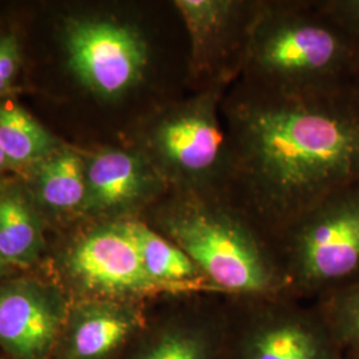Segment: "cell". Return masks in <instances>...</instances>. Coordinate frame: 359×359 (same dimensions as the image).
Returning a JSON list of instances; mask_svg holds the SVG:
<instances>
[{
	"instance_id": "obj_1",
	"label": "cell",
	"mask_w": 359,
	"mask_h": 359,
	"mask_svg": "<svg viewBox=\"0 0 359 359\" xmlns=\"http://www.w3.org/2000/svg\"><path fill=\"white\" fill-rule=\"evenodd\" d=\"M224 196L273 244L325 198L359 182L354 81L270 87L237 79L225 92Z\"/></svg>"
},
{
	"instance_id": "obj_2",
	"label": "cell",
	"mask_w": 359,
	"mask_h": 359,
	"mask_svg": "<svg viewBox=\"0 0 359 359\" xmlns=\"http://www.w3.org/2000/svg\"><path fill=\"white\" fill-rule=\"evenodd\" d=\"M158 208L154 231L187 253L216 292L286 294L271 241L224 194L169 191Z\"/></svg>"
},
{
	"instance_id": "obj_3",
	"label": "cell",
	"mask_w": 359,
	"mask_h": 359,
	"mask_svg": "<svg viewBox=\"0 0 359 359\" xmlns=\"http://www.w3.org/2000/svg\"><path fill=\"white\" fill-rule=\"evenodd\" d=\"M358 71V44L323 13L320 1L262 0L238 79L306 88L355 81Z\"/></svg>"
},
{
	"instance_id": "obj_4",
	"label": "cell",
	"mask_w": 359,
	"mask_h": 359,
	"mask_svg": "<svg viewBox=\"0 0 359 359\" xmlns=\"http://www.w3.org/2000/svg\"><path fill=\"white\" fill-rule=\"evenodd\" d=\"M286 294L313 302L359 280V182L310 209L273 241Z\"/></svg>"
},
{
	"instance_id": "obj_5",
	"label": "cell",
	"mask_w": 359,
	"mask_h": 359,
	"mask_svg": "<svg viewBox=\"0 0 359 359\" xmlns=\"http://www.w3.org/2000/svg\"><path fill=\"white\" fill-rule=\"evenodd\" d=\"M229 87H208L170 107L147 133L142 154L169 191L224 194L228 140L222 100Z\"/></svg>"
},
{
	"instance_id": "obj_6",
	"label": "cell",
	"mask_w": 359,
	"mask_h": 359,
	"mask_svg": "<svg viewBox=\"0 0 359 359\" xmlns=\"http://www.w3.org/2000/svg\"><path fill=\"white\" fill-rule=\"evenodd\" d=\"M224 359H345L313 302L226 295Z\"/></svg>"
},
{
	"instance_id": "obj_7",
	"label": "cell",
	"mask_w": 359,
	"mask_h": 359,
	"mask_svg": "<svg viewBox=\"0 0 359 359\" xmlns=\"http://www.w3.org/2000/svg\"><path fill=\"white\" fill-rule=\"evenodd\" d=\"M262 0H176L189 41L188 72L194 90L231 87L244 67Z\"/></svg>"
},
{
	"instance_id": "obj_8",
	"label": "cell",
	"mask_w": 359,
	"mask_h": 359,
	"mask_svg": "<svg viewBox=\"0 0 359 359\" xmlns=\"http://www.w3.org/2000/svg\"><path fill=\"white\" fill-rule=\"evenodd\" d=\"M67 48L72 72L105 100H117L135 90L149 65L148 44L139 28L109 19L71 25Z\"/></svg>"
},
{
	"instance_id": "obj_9",
	"label": "cell",
	"mask_w": 359,
	"mask_h": 359,
	"mask_svg": "<svg viewBox=\"0 0 359 359\" xmlns=\"http://www.w3.org/2000/svg\"><path fill=\"white\" fill-rule=\"evenodd\" d=\"M68 269L92 299L149 302L164 292L144 269L127 221H104L86 233L68 257Z\"/></svg>"
},
{
	"instance_id": "obj_10",
	"label": "cell",
	"mask_w": 359,
	"mask_h": 359,
	"mask_svg": "<svg viewBox=\"0 0 359 359\" xmlns=\"http://www.w3.org/2000/svg\"><path fill=\"white\" fill-rule=\"evenodd\" d=\"M170 309L148 321L123 359H224L226 341V295H170Z\"/></svg>"
},
{
	"instance_id": "obj_11",
	"label": "cell",
	"mask_w": 359,
	"mask_h": 359,
	"mask_svg": "<svg viewBox=\"0 0 359 359\" xmlns=\"http://www.w3.org/2000/svg\"><path fill=\"white\" fill-rule=\"evenodd\" d=\"M84 206L116 221L133 219L130 213L169 192L165 180L140 151L107 148L87 164Z\"/></svg>"
},
{
	"instance_id": "obj_12",
	"label": "cell",
	"mask_w": 359,
	"mask_h": 359,
	"mask_svg": "<svg viewBox=\"0 0 359 359\" xmlns=\"http://www.w3.org/2000/svg\"><path fill=\"white\" fill-rule=\"evenodd\" d=\"M65 323L60 299L35 283L0 287V345L15 359H44Z\"/></svg>"
},
{
	"instance_id": "obj_13",
	"label": "cell",
	"mask_w": 359,
	"mask_h": 359,
	"mask_svg": "<svg viewBox=\"0 0 359 359\" xmlns=\"http://www.w3.org/2000/svg\"><path fill=\"white\" fill-rule=\"evenodd\" d=\"M147 304L86 299L67 325L65 358H117L148 321Z\"/></svg>"
},
{
	"instance_id": "obj_14",
	"label": "cell",
	"mask_w": 359,
	"mask_h": 359,
	"mask_svg": "<svg viewBox=\"0 0 359 359\" xmlns=\"http://www.w3.org/2000/svg\"><path fill=\"white\" fill-rule=\"evenodd\" d=\"M128 224L142 257L144 269L164 294L218 293L203 271L177 245L154 231L142 218L128 219Z\"/></svg>"
},
{
	"instance_id": "obj_15",
	"label": "cell",
	"mask_w": 359,
	"mask_h": 359,
	"mask_svg": "<svg viewBox=\"0 0 359 359\" xmlns=\"http://www.w3.org/2000/svg\"><path fill=\"white\" fill-rule=\"evenodd\" d=\"M0 145L13 165L43 161L57 148L47 129L23 108L11 103L0 105Z\"/></svg>"
},
{
	"instance_id": "obj_16",
	"label": "cell",
	"mask_w": 359,
	"mask_h": 359,
	"mask_svg": "<svg viewBox=\"0 0 359 359\" xmlns=\"http://www.w3.org/2000/svg\"><path fill=\"white\" fill-rule=\"evenodd\" d=\"M87 164L74 152L52 154L38 170V191L44 204L56 209L84 205L87 198Z\"/></svg>"
},
{
	"instance_id": "obj_17",
	"label": "cell",
	"mask_w": 359,
	"mask_h": 359,
	"mask_svg": "<svg viewBox=\"0 0 359 359\" xmlns=\"http://www.w3.org/2000/svg\"><path fill=\"white\" fill-rule=\"evenodd\" d=\"M38 219L25 200L16 196L0 198V252L7 264L23 266L40 252Z\"/></svg>"
},
{
	"instance_id": "obj_18",
	"label": "cell",
	"mask_w": 359,
	"mask_h": 359,
	"mask_svg": "<svg viewBox=\"0 0 359 359\" xmlns=\"http://www.w3.org/2000/svg\"><path fill=\"white\" fill-rule=\"evenodd\" d=\"M345 358H359V280L313 301Z\"/></svg>"
},
{
	"instance_id": "obj_19",
	"label": "cell",
	"mask_w": 359,
	"mask_h": 359,
	"mask_svg": "<svg viewBox=\"0 0 359 359\" xmlns=\"http://www.w3.org/2000/svg\"><path fill=\"white\" fill-rule=\"evenodd\" d=\"M320 6L323 13L359 46V0H321Z\"/></svg>"
},
{
	"instance_id": "obj_20",
	"label": "cell",
	"mask_w": 359,
	"mask_h": 359,
	"mask_svg": "<svg viewBox=\"0 0 359 359\" xmlns=\"http://www.w3.org/2000/svg\"><path fill=\"white\" fill-rule=\"evenodd\" d=\"M20 65L18 41L13 36L0 39V95L13 86Z\"/></svg>"
},
{
	"instance_id": "obj_21",
	"label": "cell",
	"mask_w": 359,
	"mask_h": 359,
	"mask_svg": "<svg viewBox=\"0 0 359 359\" xmlns=\"http://www.w3.org/2000/svg\"><path fill=\"white\" fill-rule=\"evenodd\" d=\"M13 164L8 160V157L4 154L1 145H0V170L3 169H8V168H13Z\"/></svg>"
},
{
	"instance_id": "obj_22",
	"label": "cell",
	"mask_w": 359,
	"mask_h": 359,
	"mask_svg": "<svg viewBox=\"0 0 359 359\" xmlns=\"http://www.w3.org/2000/svg\"><path fill=\"white\" fill-rule=\"evenodd\" d=\"M355 84H357V87L359 88V71H358V75H357V77H355V81H354Z\"/></svg>"
},
{
	"instance_id": "obj_23",
	"label": "cell",
	"mask_w": 359,
	"mask_h": 359,
	"mask_svg": "<svg viewBox=\"0 0 359 359\" xmlns=\"http://www.w3.org/2000/svg\"><path fill=\"white\" fill-rule=\"evenodd\" d=\"M1 189H3V181L0 179V192H1Z\"/></svg>"
},
{
	"instance_id": "obj_24",
	"label": "cell",
	"mask_w": 359,
	"mask_h": 359,
	"mask_svg": "<svg viewBox=\"0 0 359 359\" xmlns=\"http://www.w3.org/2000/svg\"><path fill=\"white\" fill-rule=\"evenodd\" d=\"M345 359H359V358H345Z\"/></svg>"
}]
</instances>
